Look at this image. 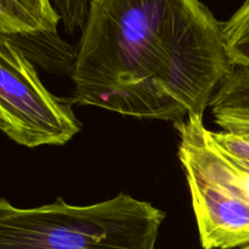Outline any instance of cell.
Here are the masks:
<instances>
[{
	"label": "cell",
	"instance_id": "1",
	"mask_svg": "<svg viewBox=\"0 0 249 249\" xmlns=\"http://www.w3.org/2000/svg\"><path fill=\"white\" fill-rule=\"evenodd\" d=\"M235 66L201 0H90L73 104L140 119L201 114Z\"/></svg>",
	"mask_w": 249,
	"mask_h": 249
},
{
	"label": "cell",
	"instance_id": "2",
	"mask_svg": "<svg viewBox=\"0 0 249 249\" xmlns=\"http://www.w3.org/2000/svg\"><path fill=\"white\" fill-rule=\"evenodd\" d=\"M164 219L125 194L90 206L57 198L31 209L0 199V249H156Z\"/></svg>",
	"mask_w": 249,
	"mask_h": 249
},
{
	"label": "cell",
	"instance_id": "3",
	"mask_svg": "<svg viewBox=\"0 0 249 249\" xmlns=\"http://www.w3.org/2000/svg\"><path fill=\"white\" fill-rule=\"evenodd\" d=\"M203 249L249 245V178L216 142L203 116L174 122Z\"/></svg>",
	"mask_w": 249,
	"mask_h": 249
},
{
	"label": "cell",
	"instance_id": "4",
	"mask_svg": "<svg viewBox=\"0 0 249 249\" xmlns=\"http://www.w3.org/2000/svg\"><path fill=\"white\" fill-rule=\"evenodd\" d=\"M72 99L51 94L14 36L0 33V130L18 145H65L82 129Z\"/></svg>",
	"mask_w": 249,
	"mask_h": 249
},
{
	"label": "cell",
	"instance_id": "5",
	"mask_svg": "<svg viewBox=\"0 0 249 249\" xmlns=\"http://www.w3.org/2000/svg\"><path fill=\"white\" fill-rule=\"evenodd\" d=\"M0 21L7 36H56L61 18L51 0H0Z\"/></svg>",
	"mask_w": 249,
	"mask_h": 249
},
{
	"label": "cell",
	"instance_id": "6",
	"mask_svg": "<svg viewBox=\"0 0 249 249\" xmlns=\"http://www.w3.org/2000/svg\"><path fill=\"white\" fill-rule=\"evenodd\" d=\"M221 129L230 124H249V67L235 66L209 104Z\"/></svg>",
	"mask_w": 249,
	"mask_h": 249
},
{
	"label": "cell",
	"instance_id": "7",
	"mask_svg": "<svg viewBox=\"0 0 249 249\" xmlns=\"http://www.w3.org/2000/svg\"><path fill=\"white\" fill-rule=\"evenodd\" d=\"M223 31L231 63L249 67V0H246L228 21L223 22Z\"/></svg>",
	"mask_w": 249,
	"mask_h": 249
},
{
	"label": "cell",
	"instance_id": "8",
	"mask_svg": "<svg viewBox=\"0 0 249 249\" xmlns=\"http://www.w3.org/2000/svg\"><path fill=\"white\" fill-rule=\"evenodd\" d=\"M51 4L60 16L66 31L73 33L75 29L84 27L90 0H51Z\"/></svg>",
	"mask_w": 249,
	"mask_h": 249
},
{
	"label": "cell",
	"instance_id": "9",
	"mask_svg": "<svg viewBox=\"0 0 249 249\" xmlns=\"http://www.w3.org/2000/svg\"><path fill=\"white\" fill-rule=\"evenodd\" d=\"M216 142L221 146L226 155L249 178V142L237 135L228 131H213Z\"/></svg>",
	"mask_w": 249,
	"mask_h": 249
},
{
	"label": "cell",
	"instance_id": "10",
	"mask_svg": "<svg viewBox=\"0 0 249 249\" xmlns=\"http://www.w3.org/2000/svg\"><path fill=\"white\" fill-rule=\"evenodd\" d=\"M223 131L237 135L249 142V124H230L223 128Z\"/></svg>",
	"mask_w": 249,
	"mask_h": 249
},
{
	"label": "cell",
	"instance_id": "11",
	"mask_svg": "<svg viewBox=\"0 0 249 249\" xmlns=\"http://www.w3.org/2000/svg\"><path fill=\"white\" fill-rule=\"evenodd\" d=\"M235 249H249V245L243 246V247H240V248H235Z\"/></svg>",
	"mask_w": 249,
	"mask_h": 249
},
{
	"label": "cell",
	"instance_id": "12",
	"mask_svg": "<svg viewBox=\"0 0 249 249\" xmlns=\"http://www.w3.org/2000/svg\"><path fill=\"white\" fill-rule=\"evenodd\" d=\"M0 33H4V32H2V26H1V21H0Z\"/></svg>",
	"mask_w": 249,
	"mask_h": 249
}]
</instances>
